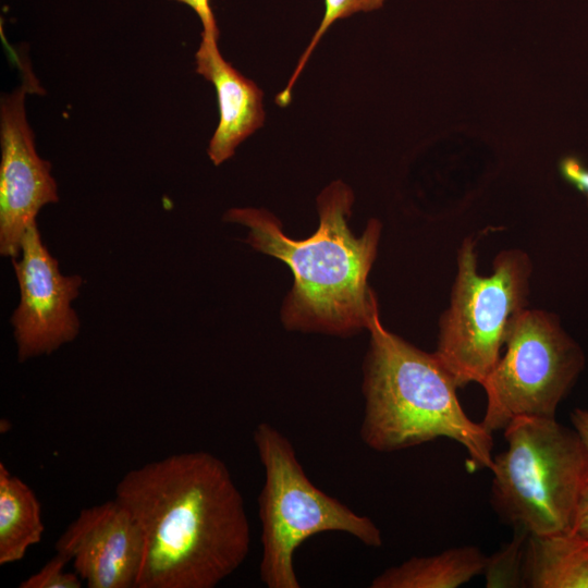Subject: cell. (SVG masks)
<instances>
[{"label":"cell","mask_w":588,"mask_h":588,"mask_svg":"<svg viewBox=\"0 0 588 588\" xmlns=\"http://www.w3.org/2000/svg\"><path fill=\"white\" fill-rule=\"evenodd\" d=\"M114 499L144 540L136 588H213L249 553L243 497L224 462L209 452L177 453L128 470Z\"/></svg>","instance_id":"obj_1"},{"label":"cell","mask_w":588,"mask_h":588,"mask_svg":"<svg viewBox=\"0 0 588 588\" xmlns=\"http://www.w3.org/2000/svg\"><path fill=\"white\" fill-rule=\"evenodd\" d=\"M353 191L334 181L318 196V229L294 240L269 211L232 208L224 220L248 229L247 243L256 250L286 264L294 282L283 308L287 329L348 335L368 329L378 306L368 286L381 224L372 219L356 236L348 226Z\"/></svg>","instance_id":"obj_2"},{"label":"cell","mask_w":588,"mask_h":588,"mask_svg":"<svg viewBox=\"0 0 588 588\" xmlns=\"http://www.w3.org/2000/svg\"><path fill=\"white\" fill-rule=\"evenodd\" d=\"M367 330L370 344L364 364L363 442L373 451L389 453L448 438L465 448L471 465L491 470L492 432L465 414L456 395L458 384L437 355L388 331L378 306Z\"/></svg>","instance_id":"obj_3"},{"label":"cell","mask_w":588,"mask_h":588,"mask_svg":"<svg viewBox=\"0 0 588 588\" xmlns=\"http://www.w3.org/2000/svg\"><path fill=\"white\" fill-rule=\"evenodd\" d=\"M503 430L507 449L491 468L497 511L529 534L573 530L588 478V451L576 430L539 417L514 418Z\"/></svg>","instance_id":"obj_4"},{"label":"cell","mask_w":588,"mask_h":588,"mask_svg":"<svg viewBox=\"0 0 588 588\" xmlns=\"http://www.w3.org/2000/svg\"><path fill=\"white\" fill-rule=\"evenodd\" d=\"M254 443L265 469L258 497L262 555L259 576L268 588H299L294 567L296 549L309 537L341 531L370 548H381V530L307 477L291 441L268 422L254 430Z\"/></svg>","instance_id":"obj_5"},{"label":"cell","mask_w":588,"mask_h":588,"mask_svg":"<svg viewBox=\"0 0 588 588\" xmlns=\"http://www.w3.org/2000/svg\"><path fill=\"white\" fill-rule=\"evenodd\" d=\"M476 267L474 245L466 241L434 353L458 387L486 381L528 292L530 261L520 250L500 254L491 275H480Z\"/></svg>","instance_id":"obj_6"},{"label":"cell","mask_w":588,"mask_h":588,"mask_svg":"<svg viewBox=\"0 0 588 588\" xmlns=\"http://www.w3.org/2000/svg\"><path fill=\"white\" fill-rule=\"evenodd\" d=\"M505 344V354L482 383L487 407L481 424L493 432L517 417L555 418L584 367L580 347L551 315L524 309Z\"/></svg>","instance_id":"obj_7"},{"label":"cell","mask_w":588,"mask_h":588,"mask_svg":"<svg viewBox=\"0 0 588 588\" xmlns=\"http://www.w3.org/2000/svg\"><path fill=\"white\" fill-rule=\"evenodd\" d=\"M38 89L28 71L23 85L2 96L0 106V253L12 259L20 255L23 236L39 210L58 201L51 164L38 156L26 119L25 96Z\"/></svg>","instance_id":"obj_8"},{"label":"cell","mask_w":588,"mask_h":588,"mask_svg":"<svg viewBox=\"0 0 588 588\" xmlns=\"http://www.w3.org/2000/svg\"><path fill=\"white\" fill-rule=\"evenodd\" d=\"M21 258L12 264L20 304L12 316L20 362L50 354L75 339L78 318L71 307L82 285L79 275H63L41 241L36 222L26 230Z\"/></svg>","instance_id":"obj_9"},{"label":"cell","mask_w":588,"mask_h":588,"mask_svg":"<svg viewBox=\"0 0 588 588\" xmlns=\"http://www.w3.org/2000/svg\"><path fill=\"white\" fill-rule=\"evenodd\" d=\"M143 551L138 525L115 499L82 510L56 542L89 588H136Z\"/></svg>","instance_id":"obj_10"},{"label":"cell","mask_w":588,"mask_h":588,"mask_svg":"<svg viewBox=\"0 0 588 588\" xmlns=\"http://www.w3.org/2000/svg\"><path fill=\"white\" fill-rule=\"evenodd\" d=\"M196 72L212 83L219 105V123L209 142L208 156L219 166L265 121L262 91L220 53L218 37L201 35L195 54Z\"/></svg>","instance_id":"obj_11"},{"label":"cell","mask_w":588,"mask_h":588,"mask_svg":"<svg viewBox=\"0 0 588 588\" xmlns=\"http://www.w3.org/2000/svg\"><path fill=\"white\" fill-rule=\"evenodd\" d=\"M524 587L588 588V538L575 530L529 534Z\"/></svg>","instance_id":"obj_12"},{"label":"cell","mask_w":588,"mask_h":588,"mask_svg":"<svg viewBox=\"0 0 588 588\" xmlns=\"http://www.w3.org/2000/svg\"><path fill=\"white\" fill-rule=\"evenodd\" d=\"M487 556L473 546L414 556L376 576L372 588H455L483 573Z\"/></svg>","instance_id":"obj_13"},{"label":"cell","mask_w":588,"mask_h":588,"mask_svg":"<svg viewBox=\"0 0 588 588\" xmlns=\"http://www.w3.org/2000/svg\"><path fill=\"white\" fill-rule=\"evenodd\" d=\"M44 530L35 492L0 463V565L21 561Z\"/></svg>","instance_id":"obj_14"},{"label":"cell","mask_w":588,"mask_h":588,"mask_svg":"<svg viewBox=\"0 0 588 588\" xmlns=\"http://www.w3.org/2000/svg\"><path fill=\"white\" fill-rule=\"evenodd\" d=\"M516 528L517 532L512 541L487 556L483 574L488 588L524 587V559L529 532L524 528Z\"/></svg>","instance_id":"obj_15"},{"label":"cell","mask_w":588,"mask_h":588,"mask_svg":"<svg viewBox=\"0 0 588 588\" xmlns=\"http://www.w3.org/2000/svg\"><path fill=\"white\" fill-rule=\"evenodd\" d=\"M384 0H324V13L321 23L310 39L309 45L302 53L293 74L285 88L277 96L275 102L285 107L292 99V89L304 70L309 57L320 41L323 34L336 20L348 17L357 12H370L383 5Z\"/></svg>","instance_id":"obj_16"},{"label":"cell","mask_w":588,"mask_h":588,"mask_svg":"<svg viewBox=\"0 0 588 588\" xmlns=\"http://www.w3.org/2000/svg\"><path fill=\"white\" fill-rule=\"evenodd\" d=\"M70 561L56 553L38 572L21 581V588H81L82 578L76 573L65 572Z\"/></svg>","instance_id":"obj_17"},{"label":"cell","mask_w":588,"mask_h":588,"mask_svg":"<svg viewBox=\"0 0 588 588\" xmlns=\"http://www.w3.org/2000/svg\"><path fill=\"white\" fill-rule=\"evenodd\" d=\"M191 7L199 16L205 36L219 37V30L209 0H175Z\"/></svg>","instance_id":"obj_18"},{"label":"cell","mask_w":588,"mask_h":588,"mask_svg":"<svg viewBox=\"0 0 588 588\" xmlns=\"http://www.w3.org/2000/svg\"><path fill=\"white\" fill-rule=\"evenodd\" d=\"M573 530L588 538V478L580 491L577 501Z\"/></svg>","instance_id":"obj_19"},{"label":"cell","mask_w":588,"mask_h":588,"mask_svg":"<svg viewBox=\"0 0 588 588\" xmlns=\"http://www.w3.org/2000/svg\"><path fill=\"white\" fill-rule=\"evenodd\" d=\"M567 177L574 181L581 189L588 193V171H585L574 160H567L564 166Z\"/></svg>","instance_id":"obj_20"},{"label":"cell","mask_w":588,"mask_h":588,"mask_svg":"<svg viewBox=\"0 0 588 588\" xmlns=\"http://www.w3.org/2000/svg\"><path fill=\"white\" fill-rule=\"evenodd\" d=\"M574 429L588 451V411L576 408L571 415Z\"/></svg>","instance_id":"obj_21"}]
</instances>
